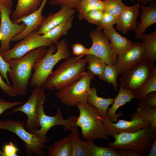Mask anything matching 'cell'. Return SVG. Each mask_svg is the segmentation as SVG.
<instances>
[{
  "label": "cell",
  "instance_id": "cell-31",
  "mask_svg": "<svg viewBox=\"0 0 156 156\" xmlns=\"http://www.w3.org/2000/svg\"><path fill=\"white\" fill-rule=\"evenodd\" d=\"M119 75L116 65L106 64L103 73L98 77L109 84H112L114 90L116 91L118 85L117 77Z\"/></svg>",
  "mask_w": 156,
  "mask_h": 156
},
{
  "label": "cell",
  "instance_id": "cell-12",
  "mask_svg": "<svg viewBox=\"0 0 156 156\" xmlns=\"http://www.w3.org/2000/svg\"><path fill=\"white\" fill-rule=\"evenodd\" d=\"M89 36L92 39V44L88 48L87 55H95L103 60L107 64L116 65L118 55L112 49L104 32L97 29L93 30L90 32Z\"/></svg>",
  "mask_w": 156,
  "mask_h": 156
},
{
  "label": "cell",
  "instance_id": "cell-45",
  "mask_svg": "<svg viewBox=\"0 0 156 156\" xmlns=\"http://www.w3.org/2000/svg\"><path fill=\"white\" fill-rule=\"evenodd\" d=\"M148 152V156H156V138L152 144Z\"/></svg>",
  "mask_w": 156,
  "mask_h": 156
},
{
  "label": "cell",
  "instance_id": "cell-46",
  "mask_svg": "<svg viewBox=\"0 0 156 156\" xmlns=\"http://www.w3.org/2000/svg\"><path fill=\"white\" fill-rule=\"evenodd\" d=\"M13 0H0V2L6 5L8 8H12L13 5Z\"/></svg>",
  "mask_w": 156,
  "mask_h": 156
},
{
  "label": "cell",
  "instance_id": "cell-5",
  "mask_svg": "<svg viewBox=\"0 0 156 156\" xmlns=\"http://www.w3.org/2000/svg\"><path fill=\"white\" fill-rule=\"evenodd\" d=\"M79 114L75 125L81 129V135L86 141L96 139L107 140L109 136L106 133L101 116L96 109L88 102L77 105Z\"/></svg>",
  "mask_w": 156,
  "mask_h": 156
},
{
  "label": "cell",
  "instance_id": "cell-43",
  "mask_svg": "<svg viewBox=\"0 0 156 156\" xmlns=\"http://www.w3.org/2000/svg\"><path fill=\"white\" fill-rule=\"evenodd\" d=\"M3 150L4 156H17L16 153L18 151V149L11 142H10L8 144L4 146Z\"/></svg>",
  "mask_w": 156,
  "mask_h": 156
},
{
  "label": "cell",
  "instance_id": "cell-29",
  "mask_svg": "<svg viewBox=\"0 0 156 156\" xmlns=\"http://www.w3.org/2000/svg\"><path fill=\"white\" fill-rule=\"evenodd\" d=\"M104 5L103 1H81L76 9L79 12L80 20L84 19L85 15L90 12L96 10H104Z\"/></svg>",
  "mask_w": 156,
  "mask_h": 156
},
{
  "label": "cell",
  "instance_id": "cell-27",
  "mask_svg": "<svg viewBox=\"0 0 156 156\" xmlns=\"http://www.w3.org/2000/svg\"><path fill=\"white\" fill-rule=\"evenodd\" d=\"M145 51V57L153 62L156 61V31L148 34H142L139 38Z\"/></svg>",
  "mask_w": 156,
  "mask_h": 156
},
{
  "label": "cell",
  "instance_id": "cell-28",
  "mask_svg": "<svg viewBox=\"0 0 156 156\" xmlns=\"http://www.w3.org/2000/svg\"><path fill=\"white\" fill-rule=\"evenodd\" d=\"M139 118L148 121L151 127L156 130V108L139 106L136 110L131 115V119Z\"/></svg>",
  "mask_w": 156,
  "mask_h": 156
},
{
  "label": "cell",
  "instance_id": "cell-25",
  "mask_svg": "<svg viewBox=\"0 0 156 156\" xmlns=\"http://www.w3.org/2000/svg\"><path fill=\"white\" fill-rule=\"evenodd\" d=\"M68 135L72 144V156H90L86 141L80 139L78 127L74 125Z\"/></svg>",
  "mask_w": 156,
  "mask_h": 156
},
{
  "label": "cell",
  "instance_id": "cell-3",
  "mask_svg": "<svg viewBox=\"0 0 156 156\" xmlns=\"http://www.w3.org/2000/svg\"><path fill=\"white\" fill-rule=\"evenodd\" d=\"M56 45V47L53 45L49 47L45 55L35 63L33 69L34 72L29 84L30 87L35 88L43 86L56 64L62 60L70 57L71 53L64 39Z\"/></svg>",
  "mask_w": 156,
  "mask_h": 156
},
{
  "label": "cell",
  "instance_id": "cell-1",
  "mask_svg": "<svg viewBox=\"0 0 156 156\" xmlns=\"http://www.w3.org/2000/svg\"><path fill=\"white\" fill-rule=\"evenodd\" d=\"M46 47H40L29 52L20 59L7 62L11 68L7 75L11 80L12 86L16 95L22 96L27 93L34 66L37 61L46 54L48 50Z\"/></svg>",
  "mask_w": 156,
  "mask_h": 156
},
{
  "label": "cell",
  "instance_id": "cell-30",
  "mask_svg": "<svg viewBox=\"0 0 156 156\" xmlns=\"http://www.w3.org/2000/svg\"><path fill=\"white\" fill-rule=\"evenodd\" d=\"M90 156H120L117 150L96 145L94 140L86 141Z\"/></svg>",
  "mask_w": 156,
  "mask_h": 156
},
{
  "label": "cell",
  "instance_id": "cell-40",
  "mask_svg": "<svg viewBox=\"0 0 156 156\" xmlns=\"http://www.w3.org/2000/svg\"><path fill=\"white\" fill-rule=\"evenodd\" d=\"M81 0H51V3L53 5L65 6L75 9Z\"/></svg>",
  "mask_w": 156,
  "mask_h": 156
},
{
  "label": "cell",
  "instance_id": "cell-41",
  "mask_svg": "<svg viewBox=\"0 0 156 156\" xmlns=\"http://www.w3.org/2000/svg\"><path fill=\"white\" fill-rule=\"evenodd\" d=\"M25 102L16 101L11 102L0 99V115L6 110L12 108L16 106L23 104Z\"/></svg>",
  "mask_w": 156,
  "mask_h": 156
},
{
  "label": "cell",
  "instance_id": "cell-20",
  "mask_svg": "<svg viewBox=\"0 0 156 156\" xmlns=\"http://www.w3.org/2000/svg\"><path fill=\"white\" fill-rule=\"evenodd\" d=\"M140 7L142 10L141 22L135 30V38L139 39L148 27L156 23L155 4H151L148 6L140 5Z\"/></svg>",
  "mask_w": 156,
  "mask_h": 156
},
{
  "label": "cell",
  "instance_id": "cell-24",
  "mask_svg": "<svg viewBox=\"0 0 156 156\" xmlns=\"http://www.w3.org/2000/svg\"><path fill=\"white\" fill-rule=\"evenodd\" d=\"M47 148L49 156H72V144L68 136L55 141Z\"/></svg>",
  "mask_w": 156,
  "mask_h": 156
},
{
  "label": "cell",
  "instance_id": "cell-15",
  "mask_svg": "<svg viewBox=\"0 0 156 156\" xmlns=\"http://www.w3.org/2000/svg\"><path fill=\"white\" fill-rule=\"evenodd\" d=\"M145 57L141 43L135 42L129 48L118 55L116 66L119 75L138 63Z\"/></svg>",
  "mask_w": 156,
  "mask_h": 156
},
{
  "label": "cell",
  "instance_id": "cell-23",
  "mask_svg": "<svg viewBox=\"0 0 156 156\" xmlns=\"http://www.w3.org/2000/svg\"><path fill=\"white\" fill-rule=\"evenodd\" d=\"M114 99H105L97 95L96 88H91V92L87 98V102L94 107L101 115L103 117L108 116L107 110L109 106L112 104Z\"/></svg>",
  "mask_w": 156,
  "mask_h": 156
},
{
  "label": "cell",
  "instance_id": "cell-38",
  "mask_svg": "<svg viewBox=\"0 0 156 156\" xmlns=\"http://www.w3.org/2000/svg\"><path fill=\"white\" fill-rule=\"evenodd\" d=\"M11 70L9 64L1 57L0 53V73L2 77L6 81L9 85H11L7 76V73Z\"/></svg>",
  "mask_w": 156,
  "mask_h": 156
},
{
  "label": "cell",
  "instance_id": "cell-21",
  "mask_svg": "<svg viewBox=\"0 0 156 156\" xmlns=\"http://www.w3.org/2000/svg\"><path fill=\"white\" fill-rule=\"evenodd\" d=\"M103 30L110 41L112 49L117 55L130 48L133 44L132 41L118 33L113 27Z\"/></svg>",
  "mask_w": 156,
  "mask_h": 156
},
{
  "label": "cell",
  "instance_id": "cell-36",
  "mask_svg": "<svg viewBox=\"0 0 156 156\" xmlns=\"http://www.w3.org/2000/svg\"><path fill=\"white\" fill-rule=\"evenodd\" d=\"M104 12V10H100L91 11L85 15L84 19L98 26L102 19Z\"/></svg>",
  "mask_w": 156,
  "mask_h": 156
},
{
  "label": "cell",
  "instance_id": "cell-2",
  "mask_svg": "<svg viewBox=\"0 0 156 156\" xmlns=\"http://www.w3.org/2000/svg\"><path fill=\"white\" fill-rule=\"evenodd\" d=\"M87 64L86 58L78 56L69 57L47 79L43 86L44 89L59 90L79 79L84 75Z\"/></svg>",
  "mask_w": 156,
  "mask_h": 156
},
{
  "label": "cell",
  "instance_id": "cell-22",
  "mask_svg": "<svg viewBox=\"0 0 156 156\" xmlns=\"http://www.w3.org/2000/svg\"><path fill=\"white\" fill-rule=\"evenodd\" d=\"M43 0H17L15 9L12 12V17L14 22L36 10Z\"/></svg>",
  "mask_w": 156,
  "mask_h": 156
},
{
  "label": "cell",
  "instance_id": "cell-33",
  "mask_svg": "<svg viewBox=\"0 0 156 156\" xmlns=\"http://www.w3.org/2000/svg\"><path fill=\"white\" fill-rule=\"evenodd\" d=\"M153 91H156V71L145 83L135 95V98L141 102L148 94Z\"/></svg>",
  "mask_w": 156,
  "mask_h": 156
},
{
  "label": "cell",
  "instance_id": "cell-49",
  "mask_svg": "<svg viewBox=\"0 0 156 156\" xmlns=\"http://www.w3.org/2000/svg\"><path fill=\"white\" fill-rule=\"evenodd\" d=\"M0 156H4V154L3 152L1 151L0 150Z\"/></svg>",
  "mask_w": 156,
  "mask_h": 156
},
{
  "label": "cell",
  "instance_id": "cell-4",
  "mask_svg": "<svg viewBox=\"0 0 156 156\" xmlns=\"http://www.w3.org/2000/svg\"><path fill=\"white\" fill-rule=\"evenodd\" d=\"M113 137L115 140L109 142L108 147L116 150H130L146 156L156 138V130L150 127L133 132H122Z\"/></svg>",
  "mask_w": 156,
  "mask_h": 156
},
{
  "label": "cell",
  "instance_id": "cell-16",
  "mask_svg": "<svg viewBox=\"0 0 156 156\" xmlns=\"http://www.w3.org/2000/svg\"><path fill=\"white\" fill-rule=\"evenodd\" d=\"M47 0H43L36 10L17 21L16 23L18 24L24 23L26 27L22 32L12 38V41L20 40L39 28L44 19L42 13Z\"/></svg>",
  "mask_w": 156,
  "mask_h": 156
},
{
  "label": "cell",
  "instance_id": "cell-7",
  "mask_svg": "<svg viewBox=\"0 0 156 156\" xmlns=\"http://www.w3.org/2000/svg\"><path fill=\"white\" fill-rule=\"evenodd\" d=\"M155 71L154 63L145 57L121 74L120 86L130 90L135 96Z\"/></svg>",
  "mask_w": 156,
  "mask_h": 156
},
{
  "label": "cell",
  "instance_id": "cell-32",
  "mask_svg": "<svg viewBox=\"0 0 156 156\" xmlns=\"http://www.w3.org/2000/svg\"><path fill=\"white\" fill-rule=\"evenodd\" d=\"M88 65L86 67L94 76L101 75L105 68L106 64L100 58L94 55H86V58Z\"/></svg>",
  "mask_w": 156,
  "mask_h": 156
},
{
  "label": "cell",
  "instance_id": "cell-34",
  "mask_svg": "<svg viewBox=\"0 0 156 156\" xmlns=\"http://www.w3.org/2000/svg\"><path fill=\"white\" fill-rule=\"evenodd\" d=\"M104 12L117 17L126 7L122 0H103Z\"/></svg>",
  "mask_w": 156,
  "mask_h": 156
},
{
  "label": "cell",
  "instance_id": "cell-26",
  "mask_svg": "<svg viewBox=\"0 0 156 156\" xmlns=\"http://www.w3.org/2000/svg\"><path fill=\"white\" fill-rule=\"evenodd\" d=\"M74 16L66 21L54 27L41 36L49 40L54 45H56L59 42L60 38L67 34L71 28Z\"/></svg>",
  "mask_w": 156,
  "mask_h": 156
},
{
  "label": "cell",
  "instance_id": "cell-14",
  "mask_svg": "<svg viewBox=\"0 0 156 156\" xmlns=\"http://www.w3.org/2000/svg\"><path fill=\"white\" fill-rule=\"evenodd\" d=\"M101 119L103 123L105 131L109 136L113 137L114 135L122 132H133L151 127L149 121L139 118H135L129 121L119 119L115 123L110 120L108 116H101Z\"/></svg>",
  "mask_w": 156,
  "mask_h": 156
},
{
  "label": "cell",
  "instance_id": "cell-11",
  "mask_svg": "<svg viewBox=\"0 0 156 156\" xmlns=\"http://www.w3.org/2000/svg\"><path fill=\"white\" fill-rule=\"evenodd\" d=\"M0 9V53L1 54L10 49V43L12 38L22 32L25 29L26 25L23 23L19 24L12 21L10 18L12 8L1 2Z\"/></svg>",
  "mask_w": 156,
  "mask_h": 156
},
{
  "label": "cell",
  "instance_id": "cell-51",
  "mask_svg": "<svg viewBox=\"0 0 156 156\" xmlns=\"http://www.w3.org/2000/svg\"><path fill=\"white\" fill-rule=\"evenodd\" d=\"M1 34H0V40L1 39Z\"/></svg>",
  "mask_w": 156,
  "mask_h": 156
},
{
  "label": "cell",
  "instance_id": "cell-44",
  "mask_svg": "<svg viewBox=\"0 0 156 156\" xmlns=\"http://www.w3.org/2000/svg\"><path fill=\"white\" fill-rule=\"evenodd\" d=\"M117 151L120 156H142L141 154L130 150H124Z\"/></svg>",
  "mask_w": 156,
  "mask_h": 156
},
{
  "label": "cell",
  "instance_id": "cell-37",
  "mask_svg": "<svg viewBox=\"0 0 156 156\" xmlns=\"http://www.w3.org/2000/svg\"><path fill=\"white\" fill-rule=\"evenodd\" d=\"M138 105L139 106L156 108V91L148 94L143 101L139 102Z\"/></svg>",
  "mask_w": 156,
  "mask_h": 156
},
{
  "label": "cell",
  "instance_id": "cell-47",
  "mask_svg": "<svg viewBox=\"0 0 156 156\" xmlns=\"http://www.w3.org/2000/svg\"><path fill=\"white\" fill-rule=\"evenodd\" d=\"M156 0H136L138 3H140L142 5H145L147 4Z\"/></svg>",
  "mask_w": 156,
  "mask_h": 156
},
{
  "label": "cell",
  "instance_id": "cell-18",
  "mask_svg": "<svg viewBox=\"0 0 156 156\" xmlns=\"http://www.w3.org/2000/svg\"><path fill=\"white\" fill-rule=\"evenodd\" d=\"M75 9L62 6L57 12L51 13L44 18L37 31L38 33L43 35L56 26L66 21L74 16Z\"/></svg>",
  "mask_w": 156,
  "mask_h": 156
},
{
  "label": "cell",
  "instance_id": "cell-48",
  "mask_svg": "<svg viewBox=\"0 0 156 156\" xmlns=\"http://www.w3.org/2000/svg\"><path fill=\"white\" fill-rule=\"evenodd\" d=\"M103 1V0H81V1Z\"/></svg>",
  "mask_w": 156,
  "mask_h": 156
},
{
  "label": "cell",
  "instance_id": "cell-50",
  "mask_svg": "<svg viewBox=\"0 0 156 156\" xmlns=\"http://www.w3.org/2000/svg\"><path fill=\"white\" fill-rule=\"evenodd\" d=\"M0 3H1V2H0V12H1V9H0Z\"/></svg>",
  "mask_w": 156,
  "mask_h": 156
},
{
  "label": "cell",
  "instance_id": "cell-42",
  "mask_svg": "<svg viewBox=\"0 0 156 156\" xmlns=\"http://www.w3.org/2000/svg\"><path fill=\"white\" fill-rule=\"evenodd\" d=\"M0 88L2 91L9 96L14 97L16 95L15 93L12 86L8 85L3 80L0 73Z\"/></svg>",
  "mask_w": 156,
  "mask_h": 156
},
{
  "label": "cell",
  "instance_id": "cell-6",
  "mask_svg": "<svg viewBox=\"0 0 156 156\" xmlns=\"http://www.w3.org/2000/svg\"><path fill=\"white\" fill-rule=\"evenodd\" d=\"M0 130L12 132L22 140L24 142L26 156H30L33 154L38 156H45L43 149L47 148L48 147L45 143L52 140L49 138L42 139L27 132L24 128V124L19 120L10 119L5 120H0Z\"/></svg>",
  "mask_w": 156,
  "mask_h": 156
},
{
  "label": "cell",
  "instance_id": "cell-9",
  "mask_svg": "<svg viewBox=\"0 0 156 156\" xmlns=\"http://www.w3.org/2000/svg\"><path fill=\"white\" fill-rule=\"evenodd\" d=\"M94 79V75L88 70L79 79L58 90L56 96L62 103L70 106H77L79 103L87 102L91 92V82Z\"/></svg>",
  "mask_w": 156,
  "mask_h": 156
},
{
  "label": "cell",
  "instance_id": "cell-8",
  "mask_svg": "<svg viewBox=\"0 0 156 156\" xmlns=\"http://www.w3.org/2000/svg\"><path fill=\"white\" fill-rule=\"evenodd\" d=\"M46 96L44 94L40 99L37 107V117L40 128L30 133L42 139H46V134L53 127L61 125L65 131H71L75 125L77 117L75 115L70 116L67 119L63 118L61 109L57 108L55 115L53 116L47 115L44 112V103Z\"/></svg>",
  "mask_w": 156,
  "mask_h": 156
},
{
  "label": "cell",
  "instance_id": "cell-39",
  "mask_svg": "<svg viewBox=\"0 0 156 156\" xmlns=\"http://www.w3.org/2000/svg\"><path fill=\"white\" fill-rule=\"evenodd\" d=\"M88 48L86 47L81 43H77L73 44L72 46V53L74 55L81 58L88 54Z\"/></svg>",
  "mask_w": 156,
  "mask_h": 156
},
{
  "label": "cell",
  "instance_id": "cell-19",
  "mask_svg": "<svg viewBox=\"0 0 156 156\" xmlns=\"http://www.w3.org/2000/svg\"><path fill=\"white\" fill-rule=\"evenodd\" d=\"M134 98H135V96L130 90L120 86L117 95L114 99L112 107L107 110V114L110 120L112 122L116 121L119 117L123 115L121 111L116 114L117 110L127 102H130Z\"/></svg>",
  "mask_w": 156,
  "mask_h": 156
},
{
  "label": "cell",
  "instance_id": "cell-35",
  "mask_svg": "<svg viewBox=\"0 0 156 156\" xmlns=\"http://www.w3.org/2000/svg\"><path fill=\"white\" fill-rule=\"evenodd\" d=\"M117 18L104 12L102 19L96 29L101 30L102 29L113 27V25L116 23Z\"/></svg>",
  "mask_w": 156,
  "mask_h": 156
},
{
  "label": "cell",
  "instance_id": "cell-10",
  "mask_svg": "<svg viewBox=\"0 0 156 156\" xmlns=\"http://www.w3.org/2000/svg\"><path fill=\"white\" fill-rule=\"evenodd\" d=\"M52 45L48 39L42 37L36 30L20 40L12 48L1 54L6 62L20 59L29 52L42 47Z\"/></svg>",
  "mask_w": 156,
  "mask_h": 156
},
{
  "label": "cell",
  "instance_id": "cell-13",
  "mask_svg": "<svg viewBox=\"0 0 156 156\" xmlns=\"http://www.w3.org/2000/svg\"><path fill=\"white\" fill-rule=\"evenodd\" d=\"M44 89L43 86L34 88L27 101L22 105L15 107L6 115L17 112H22L28 118L25 124L26 129L30 132L38 129L40 126L37 117V107L40 99L45 94Z\"/></svg>",
  "mask_w": 156,
  "mask_h": 156
},
{
  "label": "cell",
  "instance_id": "cell-17",
  "mask_svg": "<svg viewBox=\"0 0 156 156\" xmlns=\"http://www.w3.org/2000/svg\"><path fill=\"white\" fill-rule=\"evenodd\" d=\"M140 5L138 3L130 6H126L117 18L116 29L126 34L135 30L138 26L136 19L139 15Z\"/></svg>",
  "mask_w": 156,
  "mask_h": 156
}]
</instances>
